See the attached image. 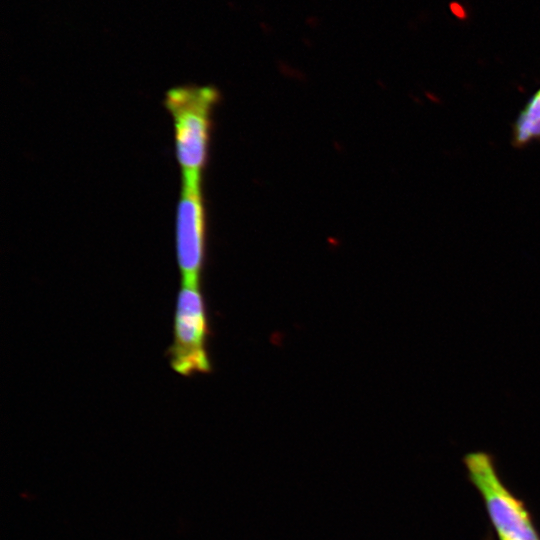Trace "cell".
I'll return each instance as SVG.
<instances>
[{"label": "cell", "instance_id": "8992f818", "mask_svg": "<svg viewBox=\"0 0 540 540\" xmlns=\"http://www.w3.org/2000/svg\"><path fill=\"white\" fill-rule=\"evenodd\" d=\"M450 8H451L452 13H453L456 17H458V18H460V19L466 17L465 9H464V7H463L462 5H460L459 3H452L451 6H450Z\"/></svg>", "mask_w": 540, "mask_h": 540}, {"label": "cell", "instance_id": "5b68a950", "mask_svg": "<svg viewBox=\"0 0 540 540\" xmlns=\"http://www.w3.org/2000/svg\"><path fill=\"white\" fill-rule=\"evenodd\" d=\"M540 140V89L529 99L513 126L512 144L523 147Z\"/></svg>", "mask_w": 540, "mask_h": 540}, {"label": "cell", "instance_id": "6da1fadb", "mask_svg": "<svg viewBox=\"0 0 540 540\" xmlns=\"http://www.w3.org/2000/svg\"><path fill=\"white\" fill-rule=\"evenodd\" d=\"M218 99L212 86L179 85L164 97L174 127L176 159L181 178H202L207 161L211 113Z\"/></svg>", "mask_w": 540, "mask_h": 540}, {"label": "cell", "instance_id": "52a82bcc", "mask_svg": "<svg viewBox=\"0 0 540 540\" xmlns=\"http://www.w3.org/2000/svg\"><path fill=\"white\" fill-rule=\"evenodd\" d=\"M501 540H506V539H503V538H500Z\"/></svg>", "mask_w": 540, "mask_h": 540}, {"label": "cell", "instance_id": "3957f363", "mask_svg": "<svg viewBox=\"0 0 540 540\" xmlns=\"http://www.w3.org/2000/svg\"><path fill=\"white\" fill-rule=\"evenodd\" d=\"M207 337L208 320L200 284L181 283L174 315L173 341L168 349L172 369L183 376L209 372Z\"/></svg>", "mask_w": 540, "mask_h": 540}, {"label": "cell", "instance_id": "277c9868", "mask_svg": "<svg viewBox=\"0 0 540 540\" xmlns=\"http://www.w3.org/2000/svg\"><path fill=\"white\" fill-rule=\"evenodd\" d=\"M176 211V257L181 283L200 284L205 253L202 178H181Z\"/></svg>", "mask_w": 540, "mask_h": 540}, {"label": "cell", "instance_id": "7a4b0ae2", "mask_svg": "<svg viewBox=\"0 0 540 540\" xmlns=\"http://www.w3.org/2000/svg\"><path fill=\"white\" fill-rule=\"evenodd\" d=\"M463 462L500 538L540 540L526 507L501 482L492 455L485 451L470 452Z\"/></svg>", "mask_w": 540, "mask_h": 540}]
</instances>
